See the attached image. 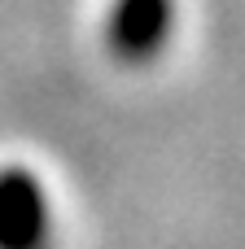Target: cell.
I'll return each instance as SVG.
<instances>
[{
    "label": "cell",
    "mask_w": 245,
    "mask_h": 249,
    "mask_svg": "<svg viewBox=\"0 0 245 249\" xmlns=\"http://www.w3.org/2000/svg\"><path fill=\"white\" fill-rule=\"evenodd\" d=\"M171 22H175L171 0H114L105 18V44L127 66H140L153 53H162V44L171 39Z\"/></svg>",
    "instance_id": "obj_2"
},
{
    "label": "cell",
    "mask_w": 245,
    "mask_h": 249,
    "mask_svg": "<svg viewBox=\"0 0 245 249\" xmlns=\"http://www.w3.org/2000/svg\"><path fill=\"white\" fill-rule=\"evenodd\" d=\"M53 241V210L44 197V184L22 171H0V249H48Z\"/></svg>",
    "instance_id": "obj_1"
}]
</instances>
